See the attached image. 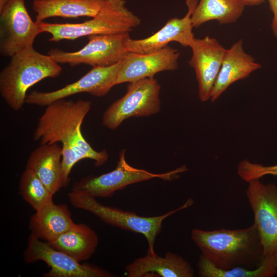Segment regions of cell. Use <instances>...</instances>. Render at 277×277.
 I'll use <instances>...</instances> for the list:
<instances>
[{"label": "cell", "mask_w": 277, "mask_h": 277, "mask_svg": "<svg viewBox=\"0 0 277 277\" xmlns=\"http://www.w3.org/2000/svg\"><path fill=\"white\" fill-rule=\"evenodd\" d=\"M91 104V101L83 100L56 101L46 106L34 131L33 138L40 145L61 143L64 187L68 185L69 174L78 161L91 159L98 167L108 160L107 151L93 149L82 132V125Z\"/></svg>", "instance_id": "obj_1"}, {"label": "cell", "mask_w": 277, "mask_h": 277, "mask_svg": "<svg viewBox=\"0 0 277 277\" xmlns=\"http://www.w3.org/2000/svg\"><path fill=\"white\" fill-rule=\"evenodd\" d=\"M191 237L201 254L219 269L242 267L254 269L262 262L263 247L254 224L239 229L194 228Z\"/></svg>", "instance_id": "obj_2"}, {"label": "cell", "mask_w": 277, "mask_h": 277, "mask_svg": "<svg viewBox=\"0 0 277 277\" xmlns=\"http://www.w3.org/2000/svg\"><path fill=\"white\" fill-rule=\"evenodd\" d=\"M0 72V94L13 110H19L28 90L46 78L60 75L62 67L50 55L43 54L33 46L11 56Z\"/></svg>", "instance_id": "obj_3"}, {"label": "cell", "mask_w": 277, "mask_h": 277, "mask_svg": "<svg viewBox=\"0 0 277 277\" xmlns=\"http://www.w3.org/2000/svg\"><path fill=\"white\" fill-rule=\"evenodd\" d=\"M80 23H38L41 33L51 35L48 41L74 40L92 35L129 33L138 27L140 18L130 10L125 0H104L98 13Z\"/></svg>", "instance_id": "obj_4"}, {"label": "cell", "mask_w": 277, "mask_h": 277, "mask_svg": "<svg viewBox=\"0 0 277 277\" xmlns=\"http://www.w3.org/2000/svg\"><path fill=\"white\" fill-rule=\"evenodd\" d=\"M68 196L71 204L79 209L90 212L104 222L114 227L144 235L148 245L147 254H156L154 246L156 236L162 228L163 221L169 216L191 206L194 201L189 198L179 208L163 215L142 216L135 212L107 206L97 202L95 197L78 191L72 190Z\"/></svg>", "instance_id": "obj_5"}, {"label": "cell", "mask_w": 277, "mask_h": 277, "mask_svg": "<svg viewBox=\"0 0 277 277\" xmlns=\"http://www.w3.org/2000/svg\"><path fill=\"white\" fill-rule=\"evenodd\" d=\"M248 183L246 195L263 247L262 261L277 267V186L260 179Z\"/></svg>", "instance_id": "obj_6"}, {"label": "cell", "mask_w": 277, "mask_h": 277, "mask_svg": "<svg viewBox=\"0 0 277 277\" xmlns=\"http://www.w3.org/2000/svg\"><path fill=\"white\" fill-rule=\"evenodd\" d=\"M125 151L119 153L118 161L115 169L111 171L98 176L88 175L75 182L73 190L84 192L94 197H107L115 192L122 190L127 186L159 178L164 181L176 179L179 174L187 171L183 165L174 170L163 173H153L147 170L134 168L126 161Z\"/></svg>", "instance_id": "obj_7"}, {"label": "cell", "mask_w": 277, "mask_h": 277, "mask_svg": "<svg viewBox=\"0 0 277 277\" xmlns=\"http://www.w3.org/2000/svg\"><path fill=\"white\" fill-rule=\"evenodd\" d=\"M160 90V85L154 77L130 82L126 94L111 104L103 113V126L114 130L130 117L148 116L157 113L161 106Z\"/></svg>", "instance_id": "obj_8"}, {"label": "cell", "mask_w": 277, "mask_h": 277, "mask_svg": "<svg viewBox=\"0 0 277 277\" xmlns=\"http://www.w3.org/2000/svg\"><path fill=\"white\" fill-rule=\"evenodd\" d=\"M87 38L88 43L78 50L69 52L51 49L48 54L60 64L71 66L84 64L94 67L114 65L123 60L129 53L126 47L130 38L129 33L92 35Z\"/></svg>", "instance_id": "obj_9"}, {"label": "cell", "mask_w": 277, "mask_h": 277, "mask_svg": "<svg viewBox=\"0 0 277 277\" xmlns=\"http://www.w3.org/2000/svg\"><path fill=\"white\" fill-rule=\"evenodd\" d=\"M38 23L33 21L25 0H10L0 11V54L11 57L33 46L41 34Z\"/></svg>", "instance_id": "obj_10"}, {"label": "cell", "mask_w": 277, "mask_h": 277, "mask_svg": "<svg viewBox=\"0 0 277 277\" xmlns=\"http://www.w3.org/2000/svg\"><path fill=\"white\" fill-rule=\"evenodd\" d=\"M123 60L109 66L92 67L76 82L57 90L50 92L33 91L27 95L25 103L45 107L56 101L81 93H89L97 97L104 96L116 85Z\"/></svg>", "instance_id": "obj_11"}, {"label": "cell", "mask_w": 277, "mask_h": 277, "mask_svg": "<svg viewBox=\"0 0 277 277\" xmlns=\"http://www.w3.org/2000/svg\"><path fill=\"white\" fill-rule=\"evenodd\" d=\"M26 263L38 260L45 262L51 268L46 277H112L114 275L97 266L81 264L66 254L52 247L48 243L30 235L24 252Z\"/></svg>", "instance_id": "obj_12"}, {"label": "cell", "mask_w": 277, "mask_h": 277, "mask_svg": "<svg viewBox=\"0 0 277 277\" xmlns=\"http://www.w3.org/2000/svg\"><path fill=\"white\" fill-rule=\"evenodd\" d=\"M190 48L192 56L188 64L195 71L199 97L202 102H206L211 98L226 49L216 38L208 35L195 38Z\"/></svg>", "instance_id": "obj_13"}, {"label": "cell", "mask_w": 277, "mask_h": 277, "mask_svg": "<svg viewBox=\"0 0 277 277\" xmlns=\"http://www.w3.org/2000/svg\"><path fill=\"white\" fill-rule=\"evenodd\" d=\"M199 0H186L188 11L182 18L169 19L159 31L143 39L130 38L126 45L128 52L145 54L159 50L171 42H176L185 47L190 46L195 38L192 32L191 15Z\"/></svg>", "instance_id": "obj_14"}, {"label": "cell", "mask_w": 277, "mask_h": 277, "mask_svg": "<svg viewBox=\"0 0 277 277\" xmlns=\"http://www.w3.org/2000/svg\"><path fill=\"white\" fill-rule=\"evenodd\" d=\"M180 55L177 49L168 45L148 53L129 52L123 60L116 85L153 77L160 72L174 70L178 67Z\"/></svg>", "instance_id": "obj_15"}, {"label": "cell", "mask_w": 277, "mask_h": 277, "mask_svg": "<svg viewBox=\"0 0 277 277\" xmlns=\"http://www.w3.org/2000/svg\"><path fill=\"white\" fill-rule=\"evenodd\" d=\"M261 65L244 50L241 39L226 49L222 65L212 88L210 100L213 102L233 83L249 76Z\"/></svg>", "instance_id": "obj_16"}, {"label": "cell", "mask_w": 277, "mask_h": 277, "mask_svg": "<svg viewBox=\"0 0 277 277\" xmlns=\"http://www.w3.org/2000/svg\"><path fill=\"white\" fill-rule=\"evenodd\" d=\"M125 269L127 277H193L194 269L185 259L168 251L164 257L148 254L135 259Z\"/></svg>", "instance_id": "obj_17"}, {"label": "cell", "mask_w": 277, "mask_h": 277, "mask_svg": "<svg viewBox=\"0 0 277 277\" xmlns=\"http://www.w3.org/2000/svg\"><path fill=\"white\" fill-rule=\"evenodd\" d=\"M62 147L57 143L40 145L30 153L26 169L32 171L52 194L63 187Z\"/></svg>", "instance_id": "obj_18"}, {"label": "cell", "mask_w": 277, "mask_h": 277, "mask_svg": "<svg viewBox=\"0 0 277 277\" xmlns=\"http://www.w3.org/2000/svg\"><path fill=\"white\" fill-rule=\"evenodd\" d=\"M35 211L29 222L30 235L47 242L55 240L75 224L66 204L52 202Z\"/></svg>", "instance_id": "obj_19"}, {"label": "cell", "mask_w": 277, "mask_h": 277, "mask_svg": "<svg viewBox=\"0 0 277 277\" xmlns=\"http://www.w3.org/2000/svg\"><path fill=\"white\" fill-rule=\"evenodd\" d=\"M104 0H34L32 9L37 23L47 18L61 17L77 18L93 17L98 13Z\"/></svg>", "instance_id": "obj_20"}, {"label": "cell", "mask_w": 277, "mask_h": 277, "mask_svg": "<svg viewBox=\"0 0 277 277\" xmlns=\"http://www.w3.org/2000/svg\"><path fill=\"white\" fill-rule=\"evenodd\" d=\"M48 243L54 248L63 251L78 262L89 259L98 243L96 232L84 224H75L57 238Z\"/></svg>", "instance_id": "obj_21"}, {"label": "cell", "mask_w": 277, "mask_h": 277, "mask_svg": "<svg viewBox=\"0 0 277 277\" xmlns=\"http://www.w3.org/2000/svg\"><path fill=\"white\" fill-rule=\"evenodd\" d=\"M245 6L238 0H199L191 15L193 27L210 21L220 25L236 22L242 15Z\"/></svg>", "instance_id": "obj_22"}, {"label": "cell", "mask_w": 277, "mask_h": 277, "mask_svg": "<svg viewBox=\"0 0 277 277\" xmlns=\"http://www.w3.org/2000/svg\"><path fill=\"white\" fill-rule=\"evenodd\" d=\"M198 275L200 277H272L277 273V267L262 261L254 269L238 267L228 270L219 269L200 255L197 264Z\"/></svg>", "instance_id": "obj_23"}, {"label": "cell", "mask_w": 277, "mask_h": 277, "mask_svg": "<svg viewBox=\"0 0 277 277\" xmlns=\"http://www.w3.org/2000/svg\"><path fill=\"white\" fill-rule=\"evenodd\" d=\"M19 189L22 197L35 211L53 202V194L29 169H25L23 172L19 182Z\"/></svg>", "instance_id": "obj_24"}, {"label": "cell", "mask_w": 277, "mask_h": 277, "mask_svg": "<svg viewBox=\"0 0 277 277\" xmlns=\"http://www.w3.org/2000/svg\"><path fill=\"white\" fill-rule=\"evenodd\" d=\"M237 173L243 180L248 182L267 175H277V165L264 166L245 159L239 163Z\"/></svg>", "instance_id": "obj_25"}, {"label": "cell", "mask_w": 277, "mask_h": 277, "mask_svg": "<svg viewBox=\"0 0 277 277\" xmlns=\"http://www.w3.org/2000/svg\"><path fill=\"white\" fill-rule=\"evenodd\" d=\"M270 9L273 13L271 28L274 36L277 38V0H267Z\"/></svg>", "instance_id": "obj_26"}, {"label": "cell", "mask_w": 277, "mask_h": 277, "mask_svg": "<svg viewBox=\"0 0 277 277\" xmlns=\"http://www.w3.org/2000/svg\"><path fill=\"white\" fill-rule=\"evenodd\" d=\"M245 6H255L264 3L265 0H238Z\"/></svg>", "instance_id": "obj_27"}, {"label": "cell", "mask_w": 277, "mask_h": 277, "mask_svg": "<svg viewBox=\"0 0 277 277\" xmlns=\"http://www.w3.org/2000/svg\"><path fill=\"white\" fill-rule=\"evenodd\" d=\"M10 0H0V11H1Z\"/></svg>", "instance_id": "obj_28"}]
</instances>
